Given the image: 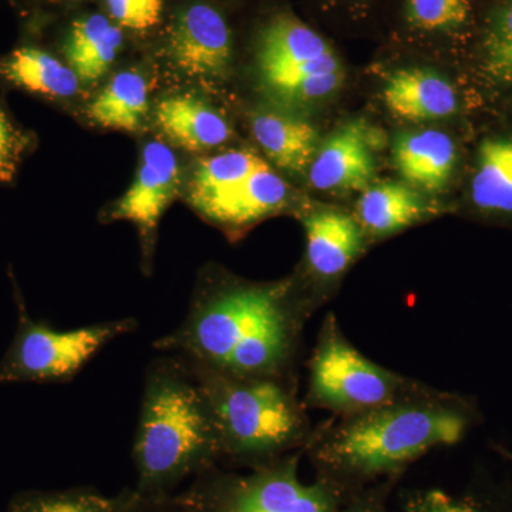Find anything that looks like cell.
I'll list each match as a JSON object with an SVG mask.
<instances>
[{
  "label": "cell",
  "instance_id": "6da1fadb",
  "mask_svg": "<svg viewBox=\"0 0 512 512\" xmlns=\"http://www.w3.org/2000/svg\"><path fill=\"white\" fill-rule=\"evenodd\" d=\"M305 319L291 282L205 275L181 325L153 346L221 375L289 380Z\"/></svg>",
  "mask_w": 512,
  "mask_h": 512
},
{
  "label": "cell",
  "instance_id": "7a4b0ae2",
  "mask_svg": "<svg viewBox=\"0 0 512 512\" xmlns=\"http://www.w3.org/2000/svg\"><path fill=\"white\" fill-rule=\"evenodd\" d=\"M143 497L165 498L221 458L217 431L197 380L178 356L148 363L133 451Z\"/></svg>",
  "mask_w": 512,
  "mask_h": 512
},
{
  "label": "cell",
  "instance_id": "3957f363",
  "mask_svg": "<svg viewBox=\"0 0 512 512\" xmlns=\"http://www.w3.org/2000/svg\"><path fill=\"white\" fill-rule=\"evenodd\" d=\"M471 416L466 404L424 390L342 417L315 440V457L339 473L375 477L400 470L441 446L458 443Z\"/></svg>",
  "mask_w": 512,
  "mask_h": 512
},
{
  "label": "cell",
  "instance_id": "277c9868",
  "mask_svg": "<svg viewBox=\"0 0 512 512\" xmlns=\"http://www.w3.org/2000/svg\"><path fill=\"white\" fill-rule=\"evenodd\" d=\"M187 366L210 410L221 458L261 467L308 439L309 420L288 379Z\"/></svg>",
  "mask_w": 512,
  "mask_h": 512
},
{
  "label": "cell",
  "instance_id": "5b68a950",
  "mask_svg": "<svg viewBox=\"0 0 512 512\" xmlns=\"http://www.w3.org/2000/svg\"><path fill=\"white\" fill-rule=\"evenodd\" d=\"M174 498L195 512H332L335 505L328 485L302 483L295 456L276 458L248 476L212 466Z\"/></svg>",
  "mask_w": 512,
  "mask_h": 512
},
{
  "label": "cell",
  "instance_id": "8992f818",
  "mask_svg": "<svg viewBox=\"0 0 512 512\" xmlns=\"http://www.w3.org/2000/svg\"><path fill=\"white\" fill-rule=\"evenodd\" d=\"M18 326L0 359V383H67L113 340L138 329L136 318L60 330L33 319L16 296Z\"/></svg>",
  "mask_w": 512,
  "mask_h": 512
},
{
  "label": "cell",
  "instance_id": "52a82bcc",
  "mask_svg": "<svg viewBox=\"0 0 512 512\" xmlns=\"http://www.w3.org/2000/svg\"><path fill=\"white\" fill-rule=\"evenodd\" d=\"M419 389L360 353L345 338L335 316L325 319L309 362L308 406L352 416Z\"/></svg>",
  "mask_w": 512,
  "mask_h": 512
},
{
  "label": "cell",
  "instance_id": "ba28073f",
  "mask_svg": "<svg viewBox=\"0 0 512 512\" xmlns=\"http://www.w3.org/2000/svg\"><path fill=\"white\" fill-rule=\"evenodd\" d=\"M180 187L181 167L174 151L163 141H148L141 150L133 183L107 212L109 221L136 225L147 274L153 265L158 225Z\"/></svg>",
  "mask_w": 512,
  "mask_h": 512
},
{
  "label": "cell",
  "instance_id": "9c48e42d",
  "mask_svg": "<svg viewBox=\"0 0 512 512\" xmlns=\"http://www.w3.org/2000/svg\"><path fill=\"white\" fill-rule=\"evenodd\" d=\"M167 55L175 70L187 79L207 83L224 80L232 64L228 23L207 3H191L174 19Z\"/></svg>",
  "mask_w": 512,
  "mask_h": 512
},
{
  "label": "cell",
  "instance_id": "30bf717a",
  "mask_svg": "<svg viewBox=\"0 0 512 512\" xmlns=\"http://www.w3.org/2000/svg\"><path fill=\"white\" fill-rule=\"evenodd\" d=\"M329 43L312 28L289 15H279L262 30L256 49L259 79L269 93L278 92L318 72Z\"/></svg>",
  "mask_w": 512,
  "mask_h": 512
},
{
  "label": "cell",
  "instance_id": "8fae6325",
  "mask_svg": "<svg viewBox=\"0 0 512 512\" xmlns=\"http://www.w3.org/2000/svg\"><path fill=\"white\" fill-rule=\"evenodd\" d=\"M376 134L363 121H350L330 134L316 151L309 181L320 191L363 190L376 173Z\"/></svg>",
  "mask_w": 512,
  "mask_h": 512
},
{
  "label": "cell",
  "instance_id": "7c38bea8",
  "mask_svg": "<svg viewBox=\"0 0 512 512\" xmlns=\"http://www.w3.org/2000/svg\"><path fill=\"white\" fill-rule=\"evenodd\" d=\"M306 264L316 278H338L363 251L365 232L356 218L338 210L311 211L303 215Z\"/></svg>",
  "mask_w": 512,
  "mask_h": 512
},
{
  "label": "cell",
  "instance_id": "4fadbf2b",
  "mask_svg": "<svg viewBox=\"0 0 512 512\" xmlns=\"http://www.w3.org/2000/svg\"><path fill=\"white\" fill-rule=\"evenodd\" d=\"M154 120L168 141L190 153L220 147L232 137L220 111L194 94L164 97L154 109Z\"/></svg>",
  "mask_w": 512,
  "mask_h": 512
},
{
  "label": "cell",
  "instance_id": "5bb4252c",
  "mask_svg": "<svg viewBox=\"0 0 512 512\" xmlns=\"http://www.w3.org/2000/svg\"><path fill=\"white\" fill-rule=\"evenodd\" d=\"M383 100L394 116L416 123L447 119L457 110L456 90L430 69L393 73L384 84Z\"/></svg>",
  "mask_w": 512,
  "mask_h": 512
},
{
  "label": "cell",
  "instance_id": "9a60e30c",
  "mask_svg": "<svg viewBox=\"0 0 512 512\" xmlns=\"http://www.w3.org/2000/svg\"><path fill=\"white\" fill-rule=\"evenodd\" d=\"M393 160L407 183L426 191H441L453 174L456 146L443 131H407L394 141Z\"/></svg>",
  "mask_w": 512,
  "mask_h": 512
},
{
  "label": "cell",
  "instance_id": "2e32d148",
  "mask_svg": "<svg viewBox=\"0 0 512 512\" xmlns=\"http://www.w3.org/2000/svg\"><path fill=\"white\" fill-rule=\"evenodd\" d=\"M252 134L258 146L276 167L302 174L311 167L318 151V133L308 121L274 109L252 114Z\"/></svg>",
  "mask_w": 512,
  "mask_h": 512
},
{
  "label": "cell",
  "instance_id": "e0dca14e",
  "mask_svg": "<svg viewBox=\"0 0 512 512\" xmlns=\"http://www.w3.org/2000/svg\"><path fill=\"white\" fill-rule=\"evenodd\" d=\"M288 198V185L281 175L262 161L248 180L231 198L222 202L207 221L231 237H237L256 222L284 210Z\"/></svg>",
  "mask_w": 512,
  "mask_h": 512
},
{
  "label": "cell",
  "instance_id": "ac0fdd59",
  "mask_svg": "<svg viewBox=\"0 0 512 512\" xmlns=\"http://www.w3.org/2000/svg\"><path fill=\"white\" fill-rule=\"evenodd\" d=\"M254 151L228 150L198 161L192 170L187 200L204 220L231 197L262 164Z\"/></svg>",
  "mask_w": 512,
  "mask_h": 512
},
{
  "label": "cell",
  "instance_id": "d6986e66",
  "mask_svg": "<svg viewBox=\"0 0 512 512\" xmlns=\"http://www.w3.org/2000/svg\"><path fill=\"white\" fill-rule=\"evenodd\" d=\"M123 42V29L107 16H84L73 23L67 35L64 45L67 64L80 83H97L116 62Z\"/></svg>",
  "mask_w": 512,
  "mask_h": 512
},
{
  "label": "cell",
  "instance_id": "ffe728a7",
  "mask_svg": "<svg viewBox=\"0 0 512 512\" xmlns=\"http://www.w3.org/2000/svg\"><path fill=\"white\" fill-rule=\"evenodd\" d=\"M429 214V207L412 188L399 183L370 185L356 205V220L365 234L389 237L413 227Z\"/></svg>",
  "mask_w": 512,
  "mask_h": 512
},
{
  "label": "cell",
  "instance_id": "44dd1931",
  "mask_svg": "<svg viewBox=\"0 0 512 512\" xmlns=\"http://www.w3.org/2000/svg\"><path fill=\"white\" fill-rule=\"evenodd\" d=\"M0 74L10 83L50 99H72L82 84L69 64L36 47H20L10 53L0 64Z\"/></svg>",
  "mask_w": 512,
  "mask_h": 512
},
{
  "label": "cell",
  "instance_id": "7402d4cb",
  "mask_svg": "<svg viewBox=\"0 0 512 512\" xmlns=\"http://www.w3.org/2000/svg\"><path fill=\"white\" fill-rule=\"evenodd\" d=\"M148 82L137 70L114 74L90 103L87 114L97 126L109 130H140L148 111Z\"/></svg>",
  "mask_w": 512,
  "mask_h": 512
},
{
  "label": "cell",
  "instance_id": "603a6c76",
  "mask_svg": "<svg viewBox=\"0 0 512 512\" xmlns=\"http://www.w3.org/2000/svg\"><path fill=\"white\" fill-rule=\"evenodd\" d=\"M471 198L485 212L512 214V140L495 138L481 144Z\"/></svg>",
  "mask_w": 512,
  "mask_h": 512
},
{
  "label": "cell",
  "instance_id": "cb8c5ba5",
  "mask_svg": "<svg viewBox=\"0 0 512 512\" xmlns=\"http://www.w3.org/2000/svg\"><path fill=\"white\" fill-rule=\"evenodd\" d=\"M119 497L93 487L25 490L13 495L6 512H117Z\"/></svg>",
  "mask_w": 512,
  "mask_h": 512
},
{
  "label": "cell",
  "instance_id": "d4e9b609",
  "mask_svg": "<svg viewBox=\"0 0 512 512\" xmlns=\"http://www.w3.org/2000/svg\"><path fill=\"white\" fill-rule=\"evenodd\" d=\"M473 0H404L410 28L421 33H450L466 25Z\"/></svg>",
  "mask_w": 512,
  "mask_h": 512
},
{
  "label": "cell",
  "instance_id": "484cf974",
  "mask_svg": "<svg viewBox=\"0 0 512 512\" xmlns=\"http://www.w3.org/2000/svg\"><path fill=\"white\" fill-rule=\"evenodd\" d=\"M484 70L497 83H512V0L495 10L484 37Z\"/></svg>",
  "mask_w": 512,
  "mask_h": 512
},
{
  "label": "cell",
  "instance_id": "4316f807",
  "mask_svg": "<svg viewBox=\"0 0 512 512\" xmlns=\"http://www.w3.org/2000/svg\"><path fill=\"white\" fill-rule=\"evenodd\" d=\"M109 16L121 29L147 32L160 22L165 0H103Z\"/></svg>",
  "mask_w": 512,
  "mask_h": 512
},
{
  "label": "cell",
  "instance_id": "83f0119b",
  "mask_svg": "<svg viewBox=\"0 0 512 512\" xmlns=\"http://www.w3.org/2000/svg\"><path fill=\"white\" fill-rule=\"evenodd\" d=\"M25 137L0 109V181H10L18 171Z\"/></svg>",
  "mask_w": 512,
  "mask_h": 512
},
{
  "label": "cell",
  "instance_id": "f1b7e54d",
  "mask_svg": "<svg viewBox=\"0 0 512 512\" xmlns=\"http://www.w3.org/2000/svg\"><path fill=\"white\" fill-rule=\"evenodd\" d=\"M117 512H195L173 497L150 498L137 494L133 488H126L117 494Z\"/></svg>",
  "mask_w": 512,
  "mask_h": 512
},
{
  "label": "cell",
  "instance_id": "f546056e",
  "mask_svg": "<svg viewBox=\"0 0 512 512\" xmlns=\"http://www.w3.org/2000/svg\"><path fill=\"white\" fill-rule=\"evenodd\" d=\"M409 512H481L466 501L454 500L441 491H429L414 498L409 505Z\"/></svg>",
  "mask_w": 512,
  "mask_h": 512
},
{
  "label": "cell",
  "instance_id": "4dcf8cb0",
  "mask_svg": "<svg viewBox=\"0 0 512 512\" xmlns=\"http://www.w3.org/2000/svg\"><path fill=\"white\" fill-rule=\"evenodd\" d=\"M346 512H373V511L367 510V508H352V510H349Z\"/></svg>",
  "mask_w": 512,
  "mask_h": 512
}]
</instances>
